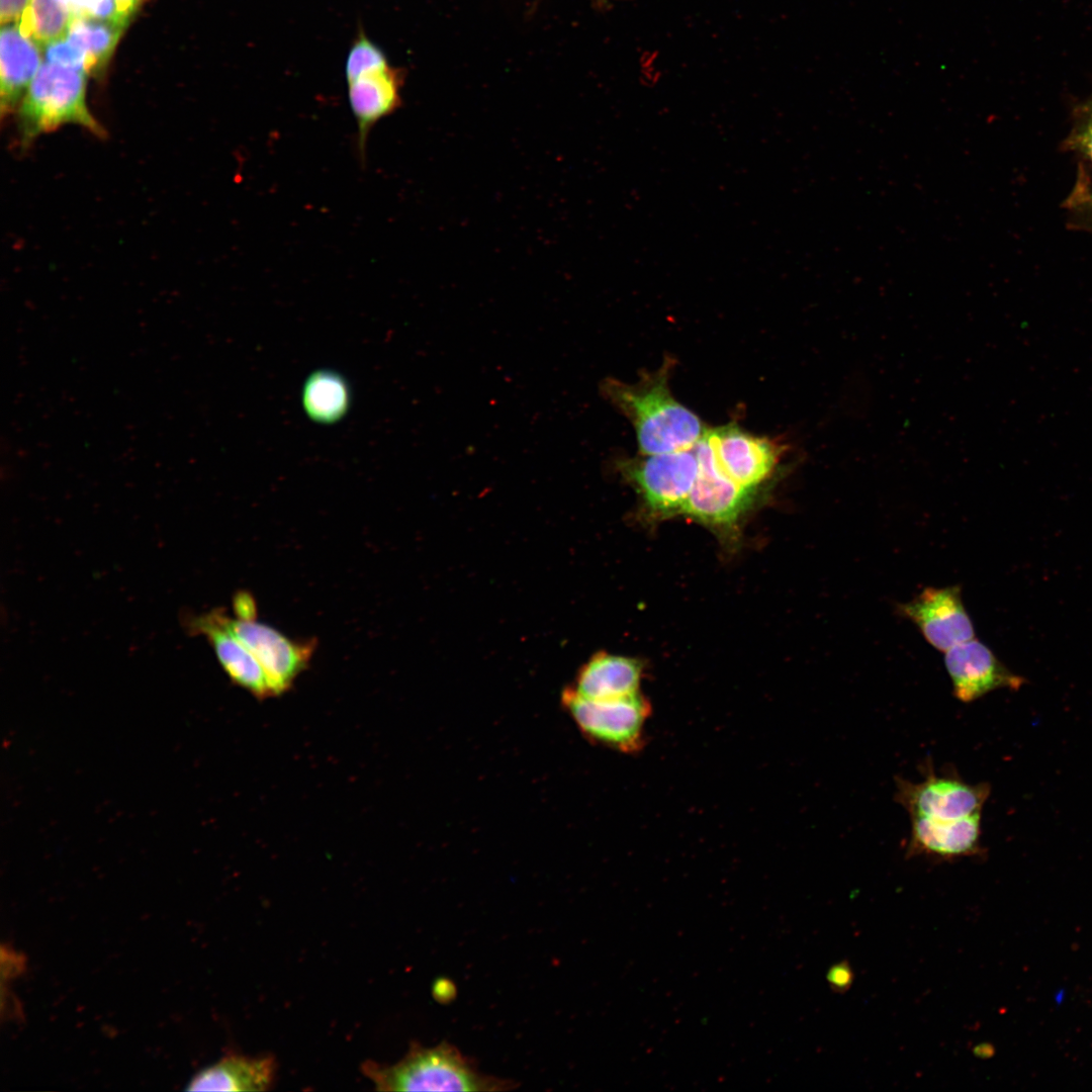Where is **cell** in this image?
<instances>
[{"label":"cell","instance_id":"17","mask_svg":"<svg viewBox=\"0 0 1092 1092\" xmlns=\"http://www.w3.org/2000/svg\"><path fill=\"white\" fill-rule=\"evenodd\" d=\"M276 1069L271 1056L229 1054L194 1075L186 1090L266 1091L274 1084Z\"/></svg>","mask_w":1092,"mask_h":1092},{"label":"cell","instance_id":"9","mask_svg":"<svg viewBox=\"0 0 1092 1092\" xmlns=\"http://www.w3.org/2000/svg\"><path fill=\"white\" fill-rule=\"evenodd\" d=\"M699 469L681 514L719 528H731L752 504L757 489L739 485L717 466L704 436L695 445Z\"/></svg>","mask_w":1092,"mask_h":1092},{"label":"cell","instance_id":"22","mask_svg":"<svg viewBox=\"0 0 1092 1092\" xmlns=\"http://www.w3.org/2000/svg\"><path fill=\"white\" fill-rule=\"evenodd\" d=\"M74 16L109 19L115 11V0H61Z\"/></svg>","mask_w":1092,"mask_h":1092},{"label":"cell","instance_id":"15","mask_svg":"<svg viewBox=\"0 0 1092 1092\" xmlns=\"http://www.w3.org/2000/svg\"><path fill=\"white\" fill-rule=\"evenodd\" d=\"M40 67L39 47L22 34L18 23L3 25L0 31L2 115L9 114L19 105Z\"/></svg>","mask_w":1092,"mask_h":1092},{"label":"cell","instance_id":"14","mask_svg":"<svg viewBox=\"0 0 1092 1092\" xmlns=\"http://www.w3.org/2000/svg\"><path fill=\"white\" fill-rule=\"evenodd\" d=\"M225 617L218 611L202 616L196 621L197 630L210 642L218 662L236 685L260 700L274 697L263 667L231 631Z\"/></svg>","mask_w":1092,"mask_h":1092},{"label":"cell","instance_id":"19","mask_svg":"<svg viewBox=\"0 0 1092 1092\" xmlns=\"http://www.w3.org/2000/svg\"><path fill=\"white\" fill-rule=\"evenodd\" d=\"M73 13L61 0H29L18 26L39 48L67 35Z\"/></svg>","mask_w":1092,"mask_h":1092},{"label":"cell","instance_id":"23","mask_svg":"<svg viewBox=\"0 0 1092 1092\" xmlns=\"http://www.w3.org/2000/svg\"><path fill=\"white\" fill-rule=\"evenodd\" d=\"M826 978L835 992L843 993L853 982V972L847 962H840L829 969Z\"/></svg>","mask_w":1092,"mask_h":1092},{"label":"cell","instance_id":"3","mask_svg":"<svg viewBox=\"0 0 1092 1092\" xmlns=\"http://www.w3.org/2000/svg\"><path fill=\"white\" fill-rule=\"evenodd\" d=\"M88 73L46 62L18 105L20 146L64 124L80 125L97 136L105 134L86 103Z\"/></svg>","mask_w":1092,"mask_h":1092},{"label":"cell","instance_id":"5","mask_svg":"<svg viewBox=\"0 0 1092 1092\" xmlns=\"http://www.w3.org/2000/svg\"><path fill=\"white\" fill-rule=\"evenodd\" d=\"M235 617H225L231 631L263 667L274 697L287 692L307 668L316 644L314 639H291L258 620L255 600L247 592L234 599Z\"/></svg>","mask_w":1092,"mask_h":1092},{"label":"cell","instance_id":"16","mask_svg":"<svg viewBox=\"0 0 1092 1092\" xmlns=\"http://www.w3.org/2000/svg\"><path fill=\"white\" fill-rule=\"evenodd\" d=\"M642 674L639 660L599 652L579 668L571 688L587 699H620L640 693Z\"/></svg>","mask_w":1092,"mask_h":1092},{"label":"cell","instance_id":"18","mask_svg":"<svg viewBox=\"0 0 1092 1092\" xmlns=\"http://www.w3.org/2000/svg\"><path fill=\"white\" fill-rule=\"evenodd\" d=\"M301 398L306 414L321 423L339 421L350 404L347 382L331 371L311 374L304 383Z\"/></svg>","mask_w":1092,"mask_h":1092},{"label":"cell","instance_id":"21","mask_svg":"<svg viewBox=\"0 0 1092 1092\" xmlns=\"http://www.w3.org/2000/svg\"><path fill=\"white\" fill-rule=\"evenodd\" d=\"M44 58L48 63L83 70L91 73L89 60L86 54L67 39V37L53 41L44 47Z\"/></svg>","mask_w":1092,"mask_h":1092},{"label":"cell","instance_id":"8","mask_svg":"<svg viewBox=\"0 0 1092 1092\" xmlns=\"http://www.w3.org/2000/svg\"><path fill=\"white\" fill-rule=\"evenodd\" d=\"M922 768L921 782L895 778V800L910 817L958 819L981 813L991 793L989 784H969L953 769L937 776L930 759Z\"/></svg>","mask_w":1092,"mask_h":1092},{"label":"cell","instance_id":"11","mask_svg":"<svg viewBox=\"0 0 1092 1092\" xmlns=\"http://www.w3.org/2000/svg\"><path fill=\"white\" fill-rule=\"evenodd\" d=\"M897 610L939 651L946 652L975 638L959 585L926 587L911 601L899 604Z\"/></svg>","mask_w":1092,"mask_h":1092},{"label":"cell","instance_id":"13","mask_svg":"<svg viewBox=\"0 0 1092 1092\" xmlns=\"http://www.w3.org/2000/svg\"><path fill=\"white\" fill-rule=\"evenodd\" d=\"M910 820L907 857L948 860L979 855L984 850L980 842L981 813L958 819L911 816Z\"/></svg>","mask_w":1092,"mask_h":1092},{"label":"cell","instance_id":"6","mask_svg":"<svg viewBox=\"0 0 1092 1092\" xmlns=\"http://www.w3.org/2000/svg\"><path fill=\"white\" fill-rule=\"evenodd\" d=\"M561 705L589 742L623 753L639 752L651 704L641 693L613 700L584 698L571 687L561 694Z\"/></svg>","mask_w":1092,"mask_h":1092},{"label":"cell","instance_id":"10","mask_svg":"<svg viewBox=\"0 0 1092 1092\" xmlns=\"http://www.w3.org/2000/svg\"><path fill=\"white\" fill-rule=\"evenodd\" d=\"M705 438L718 468L747 488L757 489L769 478L785 451L775 440L754 436L734 424L707 430Z\"/></svg>","mask_w":1092,"mask_h":1092},{"label":"cell","instance_id":"20","mask_svg":"<svg viewBox=\"0 0 1092 1092\" xmlns=\"http://www.w3.org/2000/svg\"><path fill=\"white\" fill-rule=\"evenodd\" d=\"M123 28L104 20L74 16L66 37L86 54L92 73L104 67Z\"/></svg>","mask_w":1092,"mask_h":1092},{"label":"cell","instance_id":"26","mask_svg":"<svg viewBox=\"0 0 1092 1092\" xmlns=\"http://www.w3.org/2000/svg\"><path fill=\"white\" fill-rule=\"evenodd\" d=\"M125 1H127V2H130V3H132V4H135V5H138V6H139V4H140V2H141V0H125Z\"/></svg>","mask_w":1092,"mask_h":1092},{"label":"cell","instance_id":"25","mask_svg":"<svg viewBox=\"0 0 1092 1092\" xmlns=\"http://www.w3.org/2000/svg\"><path fill=\"white\" fill-rule=\"evenodd\" d=\"M1077 139L1080 148L1092 162V112Z\"/></svg>","mask_w":1092,"mask_h":1092},{"label":"cell","instance_id":"1","mask_svg":"<svg viewBox=\"0 0 1092 1092\" xmlns=\"http://www.w3.org/2000/svg\"><path fill=\"white\" fill-rule=\"evenodd\" d=\"M667 372L664 366L635 384L610 379L602 384L605 396L632 423L642 455L693 448L708 430L672 396Z\"/></svg>","mask_w":1092,"mask_h":1092},{"label":"cell","instance_id":"4","mask_svg":"<svg viewBox=\"0 0 1092 1092\" xmlns=\"http://www.w3.org/2000/svg\"><path fill=\"white\" fill-rule=\"evenodd\" d=\"M348 100L358 129V149L364 159L371 129L401 104L403 73L359 27L345 61Z\"/></svg>","mask_w":1092,"mask_h":1092},{"label":"cell","instance_id":"2","mask_svg":"<svg viewBox=\"0 0 1092 1092\" xmlns=\"http://www.w3.org/2000/svg\"><path fill=\"white\" fill-rule=\"evenodd\" d=\"M361 1070L380 1091H507L516 1083L480 1073L454 1045L433 1048L413 1043L394 1065L372 1061Z\"/></svg>","mask_w":1092,"mask_h":1092},{"label":"cell","instance_id":"24","mask_svg":"<svg viewBox=\"0 0 1092 1092\" xmlns=\"http://www.w3.org/2000/svg\"><path fill=\"white\" fill-rule=\"evenodd\" d=\"M1 24H10L19 21L29 0H0Z\"/></svg>","mask_w":1092,"mask_h":1092},{"label":"cell","instance_id":"7","mask_svg":"<svg viewBox=\"0 0 1092 1092\" xmlns=\"http://www.w3.org/2000/svg\"><path fill=\"white\" fill-rule=\"evenodd\" d=\"M695 446L668 453L642 455L623 461L620 470L658 517L681 514L697 478Z\"/></svg>","mask_w":1092,"mask_h":1092},{"label":"cell","instance_id":"12","mask_svg":"<svg viewBox=\"0 0 1092 1092\" xmlns=\"http://www.w3.org/2000/svg\"><path fill=\"white\" fill-rule=\"evenodd\" d=\"M944 653L953 695L961 702H973L998 689L1018 690L1026 681L975 638Z\"/></svg>","mask_w":1092,"mask_h":1092}]
</instances>
